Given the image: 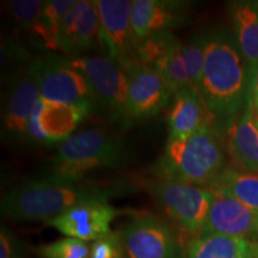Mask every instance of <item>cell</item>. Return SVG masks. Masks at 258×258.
<instances>
[{"label":"cell","mask_w":258,"mask_h":258,"mask_svg":"<svg viewBox=\"0 0 258 258\" xmlns=\"http://www.w3.org/2000/svg\"><path fill=\"white\" fill-rule=\"evenodd\" d=\"M206 47H207V32L196 34L195 36L183 43L182 53L184 56L192 88L199 90L201 83L203 66H205Z\"/></svg>","instance_id":"24"},{"label":"cell","mask_w":258,"mask_h":258,"mask_svg":"<svg viewBox=\"0 0 258 258\" xmlns=\"http://www.w3.org/2000/svg\"><path fill=\"white\" fill-rule=\"evenodd\" d=\"M185 3L165 0H133L131 25L135 44L158 32L170 31L185 17Z\"/></svg>","instance_id":"16"},{"label":"cell","mask_w":258,"mask_h":258,"mask_svg":"<svg viewBox=\"0 0 258 258\" xmlns=\"http://www.w3.org/2000/svg\"><path fill=\"white\" fill-rule=\"evenodd\" d=\"M167 124L169 140H184L214 122L199 90L188 88L175 93Z\"/></svg>","instance_id":"17"},{"label":"cell","mask_w":258,"mask_h":258,"mask_svg":"<svg viewBox=\"0 0 258 258\" xmlns=\"http://www.w3.org/2000/svg\"><path fill=\"white\" fill-rule=\"evenodd\" d=\"M28 53L19 44L14 41H6L2 43V66L8 67L9 64L15 63L17 60H27Z\"/></svg>","instance_id":"29"},{"label":"cell","mask_w":258,"mask_h":258,"mask_svg":"<svg viewBox=\"0 0 258 258\" xmlns=\"http://www.w3.org/2000/svg\"><path fill=\"white\" fill-rule=\"evenodd\" d=\"M61 59L67 66L85 76L99 104L110 110L115 117L128 122V80L120 64L105 55H82Z\"/></svg>","instance_id":"7"},{"label":"cell","mask_w":258,"mask_h":258,"mask_svg":"<svg viewBox=\"0 0 258 258\" xmlns=\"http://www.w3.org/2000/svg\"><path fill=\"white\" fill-rule=\"evenodd\" d=\"M88 114L84 109L50 102L41 96L29 121L27 141L40 145L61 144Z\"/></svg>","instance_id":"13"},{"label":"cell","mask_w":258,"mask_h":258,"mask_svg":"<svg viewBox=\"0 0 258 258\" xmlns=\"http://www.w3.org/2000/svg\"><path fill=\"white\" fill-rule=\"evenodd\" d=\"M77 0H49L44 2L40 21L32 29L30 35L34 41L46 50L55 51L57 48V37L63 19L76 4Z\"/></svg>","instance_id":"22"},{"label":"cell","mask_w":258,"mask_h":258,"mask_svg":"<svg viewBox=\"0 0 258 258\" xmlns=\"http://www.w3.org/2000/svg\"><path fill=\"white\" fill-rule=\"evenodd\" d=\"M226 153L220 133L207 124L184 140H169L158 161L161 179L202 185L224 171Z\"/></svg>","instance_id":"3"},{"label":"cell","mask_w":258,"mask_h":258,"mask_svg":"<svg viewBox=\"0 0 258 258\" xmlns=\"http://www.w3.org/2000/svg\"><path fill=\"white\" fill-rule=\"evenodd\" d=\"M182 42L171 31H163L151 35L135 47V57L139 62L152 67L158 60L178 48Z\"/></svg>","instance_id":"23"},{"label":"cell","mask_w":258,"mask_h":258,"mask_svg":"<svg viewBox=\"0 0 258 258\" xmlns=\"http://www.w3.org/2000/svg\"><path fill=\"white\" fill-rule=\"evenodd\" d=\"M247 258H258V250L256 251V252H253L252 254H250V256Z\"/></svg>","instance_id":"31"},{"label":"cell","mask_w":258,"mask_h":258,"mask_svg":"<svg viewBox=\"0 0 258 258\" xmlns=\"http://www.w3.org/2000/svg\"><path fill=\"white\" fill-rule=\"evenodd\" d=\"M247 106L258 120V66L250 69L249 92H247Z\"/></svg>","instance_id":"30"},{"label":"cell","mask_w":258,"mask_h":258,"mask_svg":"<svg viewBox=\"0 0 258 258\" xmlns=\"http://www.w3.org/2000/svg\"><path fill=\"white\" fill-rule=\"evenodd\" d=\"M148 186L157 205L180 231L192 238L201 234L214 200L212 189L165 179Z\"/></svg>","instance_id":"5"},{"label":"cell","mask_w":258,"mask_h":258,"mask_svg":"<svg viewBox=\"0 0 258 258\" xmlns=\"http://www.w3.org/2000/svg\"><path fill=\"white\" fill-rule=\"evenodd\" d=\"M249 78L250 67L235 38L226 30L207 32L199 92L218 131H230L246 108Z\"/></svg>","instance_id":"1"},{"label":"cell","mask_w":258,"mask_h":258,"mask_svg":"<svg viewBox=\"0 0 258 258\" xmlns=\"http://www.w3.org/2000/svg\"><path fill=\"white\" fill-rule=\"evenodd\" d=\"M44 2L41 0H15L9 8L16 24L23 31L31 32L40 21Z\"/></svg>","instance_id":"26"},{"label":"cell","mask_w":258,"mask_h":258,"mask_svg":"<svg viewBox=\"0 0 258 258\" xmlns=\"http://www.w3.org/2000/svg\"><path fill=\"white\" fill-rule=\"evenodd\" d=\"M124 141L104 129H85L60 144L47 178L78 183L90 171L120 165L128 158Z\"/></svg>","instance_id":"4"},{"label":"cell","mask_w":258,"mask_h":258,"mask_svg":"<svg viewBox=\"0 0 258 258\" xmlns=\"http://www.w3.org/2000/svg\"><path fill=\"white\" fill-rule=\"evenodd\" d=\"M258 250V241L224 234L192 238L183 258H247Z\"/></svg>","instance_id":"18"},{"label":"cell","mask_w":258,"mask_h":258,"mask_svg":"<svg viewBox=\"0 0 258 258\" xmlns=\"http://www.w3.org/2000/svg\"><path fill=\"white\" fill-rule=\"evenodd\" d=\"M125 258H183L178 235L165 220L138 214L121 232Z\"/></svg>","instance_id":"8"},{"label":"cell","mask_w":258,"mask_h":258,"mask_svg":"<svg viewBox=\"0 0 258 258\" xmlns=\"http://www.w3.org/2000/svg\"><path fill=\"white\" fill-rule=\"evenodd\" d=\"M208 188L238 200L258 212V175L226 167L208 184Z\"/></svg>","instance_id":"21"},{"label":"cell","mask_w":258,"mask_h":258,"mask_svg":"<svg viewBox=\"0 0 258 258\" xmlns=\"http://www.w3.org/2000/svg\"><path fill=\"white\" fill-rule=\"evenodd\" d=\"M41 258H89L90 245L76 238H61L35 249Z\"/></svg>","instance_id":"25"},{"label":"cell","mask_w":258,"mask_h":258,"mask_svg":"<svg viewBox=\"0 0 258 258\" xmlns=\"http://www.w3.org/2000/svg\"><path fill=\"white\" fill-rule=\"evenodd\" d=\"M0 258H24V247L6 227L0 230Z\"/></svg>","instance_id":"28"},{"label":"cell","mask_w":258,"mask_h":258,"mask_svg":"<svg viewBox=\"0 0 258 258\" xmlns=\"http://www.w3.org/2000/svg\"><path fill=\"white\" fill-rule=\"evenodd\" d=\"M123 70L128 80V122L156 116L169 104L172 91L156 70L138 60Z\"/></svg>","instance_id":"10"},{"label":"cell","mask_w":258,"mask_h":258,"mask_svg":"<svg viewBox=\"0 0 258 258\" xmlns=\"http://www.w3.org/2000/svg\"><path fill=\"white\" fill-rule=\"evenodd\" d=\"M41 96L40 86L29 66L12 77L3 99V138L27 141L29 121Z\"/></svg>","instance_id":"11"},{"label":"cell","mask_w":258,"mask_h":258,"mask_svg":"<svg viewBox=\"0 0 258 258\" xmlns=\"http://www.w3.org/2000/svg\"><path fill=\"white\" fill-rule=\"evenodd\" d=\"M201 234H224L258 241V212L230 195L214 191L211 212Z\"/></svg>","instance_id":"14"},{"label":"cell","mask_w":258,"mask_h":258,"mask_svg":"<svg viewBox=\"0 0 258 258\" xmlns=\"http://www.w3.org/2000/svg\"><path fill=\"white\" fill-rule=\"evenodd\" d=\"M254 118H256V117H254ZM256 122H257V124H258V120H257V118H256Z\"/></svg>","instance_id":"32"},{"label":"cell","mask_w":258,"mask_h":258,"mask_svg":"<svg viewBox=\"0 0 258 258\" xmlns=\"http://www.w3.org/2000/svg\"><path fill=\"white\" fill-rule=\"evenodd\" d=\"M29 69L40 86L42 97L48 101L77 106L89 114L98 106V99L85 76L67 66L60 56H37L29 63Z\"/></svg>","instance_id":"6"},{"label":"cell","mask_w":258,"mask_h":258,"mask_svg":"<svg viewBox=\"0 0 258 258\" xmlns=\"http://www.w3.org/2000/svg\"><path fill=\"white\" fill-rule=\"evenodd\" d=\"M97 42L99 43V17L95 0H77L61 25L57 48L62 53L78 55Z\"/></svg>","instance_id":"15"},{"label":"cell","mask_w":258,"mask_h":258,"mask_svg":"<svg viewBox=\"0 0 258 258\" xmlns=\"http://www.w3.org/2000/svg\"><path fill=\"white\" fill-rule=\"evenodd\" d=\"M99 17V44L105 56L123 69L137 60L131 25V0H95Z\"/></svg>","instance_id":"9"},{"label":"cell","mask_w":258,"mask_h":258,"mask_svg":"<svg viewBox=\"0 0 258 258\" xmlns=\"http://www.w3.org/2000/svg\"><path fill=\"white\" fill-rule=\"evenodd\" d=\"M89 258H125L120 232H112L108 237L90 245Z\"/></svg>","instance_id":"27"},{"label":"cell","mask_w":258,"mask_h":258,"mask_svg":"<svg viewBox=\"0 0 258 258\" xmlns=\"http://www.w3.org/2000/svg\"><path fill=\"white\" fill-rule=\"evenodd\" d=\"M111 191L98 185L30 179L12 186L2 199V212L12 221L50 220L80 202L108 199Z\"/></svg>","instance_id":"2"},{"label":"cell","mask_w":258,"mask_h":258,"mask_svg":"<svg viewBox=\"0 0 258 258\" xmlns=\"http://www.w3.org/2000/svg\"><path fill=\"white\" fill-rule=\"evenodd\" d=\"M234 38L250 69L258 66V2H234L231 5Z\"/></svg>","instance_id":"19"},{"label":"cell","mask_w":258,"mask_h":258,"mask_svg":"<svg viewBox=\"0 0 258 258\" xmlns=\"http://www.w3.org/2000/svg\"><path fill=\"white\" fill-rule=\"evenodd\" d=\"M230 150L245 171L258 175V124L246 105L228 131Z\"/></svg>","instance_id":"20"},{"label":"cell","mask_w":258,"mask_h":258,"mask_svg":"<svg viewBox=\"0 0 258 258\" xmlns=\"http://www.w3.org/2000/svg\"><path fill=\"white\" fill-rule=\"evenodd\" d=\"M120 213L108 199H97L80 202L47 222L66 237L93 243L112 233L110 225Z\"/></svg>","instance_id":"12"}]
</instances>
